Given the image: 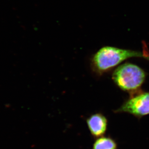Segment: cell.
<instances>
[{
    "label": "cell",
    "mask_w": 149,
    "mask_h": 149,
    "mask_svg": "<svg viewBox=\"0 0 149 149\" xmlns=\"http://www.w3.org/2000/svg\"><path fill=\"white\" fill-rule=\"evenodd\" d=\"M89 131L92 136L97 138L104 136L107 132L108 121L101 113H96L87 118L86 120Z\"/></svg>",
    "instance_id": "277c9868"
},
{
    "label": "cell",
    "mask_w": 149,
    "mask_h": 149,
    "mask_svg": "<svg viewBox=\"0 0 149 149\" xmlns=\"http://www.w3.org/2000/svg\"><path fill=\"white\" fill-rule=\"evenodd\" d=\"M116 113H126L138 119L149 115V92L139 91L131 95Z\"/></svg>",
    "instance_id": "3957f363"
},
{
    "label": "cell",
    "mask_w": 149,
    "mask_h": 149,
    "mask_svg": "<svg viewBox=\"0 0 149 149\" xmlns=\"http://www.w3.org/2000/svg\"><path fill=\"white\" fill-rule=\"evenodd\" d=\"M146 77V72L139 66L126 63L116 68L112 79L120 89L133 94L140 91Z\"/></svg>",
    "instance_id": "7a4b0ae2"
},
{
    "label": "cell",
    "mask_w": 149,
    "mask_h": 149,
    "mask_svg": "<svg viewBox=\"0 0 149 149\" xmlns=\"http://www.w3.org/2000/svg\"><path fill=\"white\" fill-rule=\"evenodd\" d=\"M92 149H118V145L113 138L104 136L96 138Z\"/></svg>",
    "instance_id": "5b68a950"
},
{
    "label": "cell",
    "mask_w": 149,
    "mask_h": 149,
    "mask_svg": "<svg viewBox=\"0 0 149 149\" xmlns=\"http://www.w3.org/2000/svg\"><path fill=\"white\" fill-rule=\"evenodd\" d=\"M133 57H142L149 60V51L147 48L141 51L112 46H103L92 57L90 64L93 72L100 76Z\"/></svg>",
    "instance_id": "6da1fadb"
}]
</instances>
